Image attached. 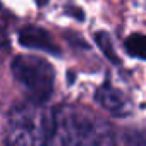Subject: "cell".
<instances>
[{"label": "cell", "mask_w": 146, "mask_h": 146, "mask_svg": "<svg viewBox=\"0 0 146 146\" xmlns=\"http://www.w3.org/2000/svg\"><path fill=\"white\" fill-rule=\"evenodd\" d=\"M53 143L62 144H103L110 143V127L100 117L76 108L55 110V134Z\"/></svg>", "instance_id": "2"}, {"label": "cell", "mask_w": 146, "mask_h": 146, "mask_svg": "<svg viewBox=\"0 0 146 146\" xmlns=\"http://www.w3.org/2000/svg\"><path fill=\"white\" fill-rule=\"evenodd\" d=\"M125 50L129 55L146 60V35H137V33L131 35L125 40Z\"/></svg>", "instance_id": "6"}, {"label": "cell", "mask_w": 146, "mask_h": 146, "mask_svg": "<svg viewBox=\"0 0 146 146\" xmlns=\"http://www.w3.org/2000/svg\"><path fill=\"white\" fill-rule=\"evenodd\" d=\"M96 43H98V46L103 50V53H105L110 60H113L115 64H119V62H120V60H119V57H117V53H115V50H113V43H112V40H110V36H108V33H105V31L96 33Z\"/></svg>", "instance_id": "7"}, {"label": "cell", "mask_w": 146, "mask_h": 146, "mask_svg": "<svg viewBox=\"0 0 146 146\" xmlns=\"http://www.w3.org/2000/svg\"><path fill=\"white\" fill-rule=\"evenodd\" d=\"M96 102L108 110L112 115H125L127 113V103H125V96L115 90L112 84L105 83L103 86L98 88L96 95H95Z\"/></svg>", "instance_id": "5"}, {"label": "cell", "mask_w": 146, "mask_h": 146, "mask_svg": "<svg viewBox=\"0 0 146 146\" xmlns=\"http://www.w3.org/2000/svg\"><path fill=\"white\" fill-rule=\"evenodd\" d=\"M19 43L23 46H28V48H36V50H43V52H48L53 55H60L58 46L55 45L52 36L38 26L23 28L19 31Z\"/></svg>", "instance_id": "4"}, {"label": "cell", "mask_w": 146, "mask_h": 146, "mask_svg": "<svg viewBox=\"0 0 146 146\" xmlns=\"http://www.w3.org/2000/svg\"><path fill=\"white\" fill-rule=\"evenodd\" d=\"M55 134V112L40 102H24L14 107L7 120V143L35 146L50 143Z\"/></svg>", "instance_id": "1"}, {"label": "cell", "mask_w": 146, "mask_h": 146, "mask_svg": "<svg viewBox=\"0 0 146 146\" xmlns=\"http://www.w3.org/2000/svg\"><path fill=\"white\" fill-rule=\"evenodd\" d=\"M12 76L29 93L31 100L46 103L53 93L55 70L41 57L36 55H17L12 60Z\"/></svg>", "instance_id": "3"}]
</instances>
